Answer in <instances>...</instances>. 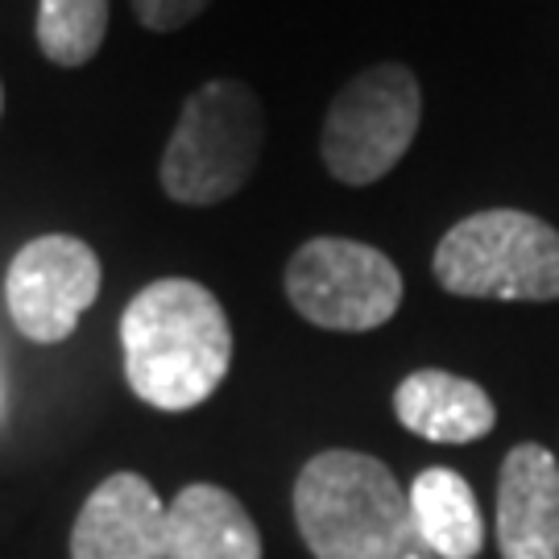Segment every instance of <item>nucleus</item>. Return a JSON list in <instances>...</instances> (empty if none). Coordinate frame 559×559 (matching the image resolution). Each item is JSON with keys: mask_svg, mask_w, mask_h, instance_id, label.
<instances>
[{"mask_svg": "<svg viewBox=\"0 0 559 559\" xmlns=\"http://www.w3.org/2000/svg\"><path fill=\"white\" fill-rule=\"evenodd\" d=\"M124 378L158 411H191L216 394L233 365V328L221 299L191 278L150 282L120 316Z\"/></svg>", "mask_w": 559, "mask_h": 559, "instance_id": "f257e3e1", "label": "nucleus"}, {"mask_svg": "<svg viewBox=\"0 0 559 559\" xmlns=\"http://www.w3.org/2000/svg\"><path fill=\"white\" fill-rule=\"evenodd\" d=\"M295 522L316 559H436L381 460L320 452L295 480Z\"/></svg>", "mask_w": 559, "mask_h": 559, "instance_id": "f03ea898", "label": "nucleus"}, {"mask_svg": "<svg viewBox=\"0 0 559 559\" xmlns=\"http://www.w3.org/2000/svg\"><path fill=\"white\" fill-rule=\"evenodd\" d=\"M265 141V112L249 83L212 80L182 104L162 150V191L187 207H212L253 179Z\"/></svg>", "mask_w": 559, "mask_h": 559, "instance_id": "7ed1b4c3", "label": "nucleus"}, {"mask_svg": "<svg viewBox=\"0 0 559 559\" xmlns=\"http://www.w3.org/2000/svg\"><path fill=\"white\" fill-rule=\"evenodd\" d=\"M431 270L456 299L556 302L559 228L519 207L473 212L443 233Z\"/></svg>", "mask_w": 559, "mask_h": 559, "instance_id": "20e7f679", "label": "nucleus"}, {"mask_svg": "<svg viewBox=\"0 0 559 559\" xmlns=\"http://www.w3.org/2000/svg\"><path fill=\"white\" fill-rule=\"evenodd\" d=\"M423 120V92L411 67L373 62L344 83L328 108L320 154L328 175L348 187L385 179L415 145Z\"/></svg>", "mask_w": 559, "mask_h": 559, "instance_id": "39448f33", "label": "nucleus"}, {"mask_svg": "<svg viewBox=\"0 0 559 559\" xmlns=\"http://www.w3.org/2000/svg\"><path fill=\"white\" fill-rule=\"evenodd\" d=\"M286 299L316 328L373 332L402 307V274L373 245L311 237L286 261Z\"/></svg>", "mask_w": 559, "mask_h": 559, "instance_id": "423d86ee", "label": "nucleus"}, {"mask_svg": "<svg viewBox=\"0 0 559 559\" xmlns=\"http://www.w3.org/2000/svg\"><path fill=\"white\" fill-rule=\"evenodd\" d=\"M100 295V258L71 233H46L21 245L4 274L9 320L34 344H59L75 332Z\"/></svg>", "mask_w": 559, "mask_h": 559, "instance_id": "0eeeda50", "label": "nucleus"}, {"mask_svg": "<svg viewBox=\"0 0 559 559\" xmlns=\"http://www.w3.org/2000/svg\"><path fill=\"white\" fill-rule=\"evenodd\" d=\"M71 559H166V501L138 473H112L83 501Z\"/></svg>", "mask_w": 559, "mask_h": 559, "instance_id": "6e6552de", "label": "nucleus"}, {"mask_svg": "<svg viewBox=\"0 0 559 559\" xmlns=\"http://www.w3.org/2000/svg\"><path fill=\"white\" fill-rule=\"evenodd\" d=\"M501 559H559V460L519 443L498 473Z\"/></svg>", "mask_w": 559, "mask_h": 559, "instance_id": "1a4fd4ad", "label": "nucleus"}, {"mask_svg": "<svg viewBox=\"0 0 559 559\" xmlns=\"http://www.w3.org/2000/svg\"><path fill=\"white\" fill-rule=\"evenodd\" d=\"M394 415L411 436L431 443H473L485 440L498 423V411L477 381L419 369L394 390Z\"/></svg>", "mask_w": 559, "mask_h": 559, "instance_id": "9d476101", "label": "nucleus"}, {"mask_svg": "<svg viewBox=\"0 0 559 559\" xmlns=\"http://www.w3.org/2000/svg\"><path fill=\"white\" fill-rule=\"evenodd\" d=\"M166 559H261L258 522L221 485H187L166 506Z\"/></svg>", "mask_w": 559, "mask_h": 559, "instance_id": "9b49d317", "label": "nucleus"}, {"mask_svg": "<svg viewBox=\"0 0 559 559\" xmlns=\"http://www.w3.org/2000/svg\"><path fill=\"white\" fill-rule=\"evenodd\" d=\"M411 514L436 559H477L485 547V522L473 485L452 468H423L411 480Z\"/></svg>", "mask_w": 559, "mask_h": 559, "instance_id": "f8f14e48", "label": "nucleus"}, {"mask_svg": "<svg viewBox=\"0 0 559 559\" xmlns=\"http://www.w3.org/2000/svg\"><path fill=\"white\" fill-rule=\"evenodd\" d=\"M34 34L55 67H83L104 46L108 0H38Z\"/></svg>", "mask_w": 559, "mask_h": 559, "instance_id": "ddd939ff", "label": "nucleus"}, {"mask_svg": "<svg viewBox=\"0 0 559 559\" xmlns=\"http://www.w3.org/2000/svg\"><path fill=\"white\" fill-rule=\"evenodd\" d=\"M212 0H133V17L154 29V34H170L182 29L187 21H195Z\"/></svg>", "mask_w": 559, "mask_h": 559, "instance_id": "4468645a", "label": "nucleus"}, {"mask_svg": "<svg viewBox=\"0 0 559 559\" xmlns=\"http://www.w3.org/2000/svg\"><path fill=\"white\" fill-rule=\"evenodd\" d=\"M0 112H4V87H0Z\"/></svg>", "mask_w": 559, "mask_h": 559, "instance_id": "2eb2a0df", "label": "nucleus"}]
</instances>
